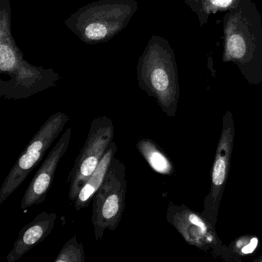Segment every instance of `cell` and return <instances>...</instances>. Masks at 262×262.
<instances>
[{"instance_id":"cell-1","label":"cell","mask_w":262,"mask_h":262,"mask_svg":"<svg viewBox=\"0 0 262 262\" xmlns=\"http://www.w3.org/2000/svg\"><path fill=\"white\" fill-rule=\"evenodd\" d=\"M0 96L27 99L56 86L61 79L53 69L36 67L24 58L12 32L10 0H0Z\"/></svg>"},{"instance_id":"cell-2","label":"cell","mask_w":262,"mask_h":262,"mask_svg":"<svg viewBox=\"0 0 262 262\" xmlns=\"http://www.w3.org/2000/svg\"><path fill=\"white\" fill-rule=\"evenodd\" d=\"M224 19V62L237 64L248 79L262 75V24L251 0H241Z\"/></svg>"},{"instance_id":"cell-3","label":"cell","mask_w":262,"mask_h":262,"mask_svg":"<svg viewBox=\"0 0 262 262\" xmlns=\"http://www.w3.org/2000/svg\"><path fill=\"white\" fill-rule=\"evenodd\" d=\"M139 88L152 97L163 112L173 116L179 99V79L174 52L162 36H151L138 61Z\"/></svg>"},{"instance_id":"cell-4","label":"cell","mask_w":262,"mask_h":262,"mask_svg":"<svg viewBox=\"0 0 262 262\" xmlns=\"http://www.w3.org/2000/svg\"><path fill=\"white\" fill-rule=\"evenodd\" d=\"M137 10L136 0H98L78 9L64 24L84 43H105L128 25Z\"/></svg>"},{"instance_id":"cell-5","label":"cell","mask_w":262,"mask_h":262,"mask_svg":"<svg viewBox=\"0 0 262 262\" xmlns=\"http://www.w3.org/2000/svg\"><path fill=\"white\" fill-rule=\"evenodd\" d=\"M125 176V165L115 156L105 180L93 199L92 223L97 241L103 237L106 230L115 231L122 220L126 197Z\"/></svg>"},{"instance_id":"cell-6","label":"cell","mask_w":262,"mask_h":262,"mask_svg":"<svg viewBox=\"0 0 262 262\" xmlns=\"http://www.w3.org/2000/svg\"><path fill=\"white\" fill-rule=\"evenodd\" d=\"M69 121L70 118L65 113L57 112L41 125L3 182L0 205L19 188L39 165Z\"/></svg>"},{"instance_id":"cell-7","label":"cell","mask_w":262,"mask_h":262,"mask_svg":"<svg viewBox=\"0 0 262 262\" xmlns=\"http://www.w3.org/2000/svg\"><path fill=\"white\" fill-rule=\"evenodd\" d=\"M115 128L113 120L101 116L92 121L86 140L69 174L68 197L76 200L84 184L97 168L99 162L113 142Z\"/></svg>"},{"instance_id":"cell-8","label":"cell","mask_w":262,"mask_h":262,"mask_svg":"<svg viewBox=\"0 0 262 262\" xmlns=\"http://www.w3.org/2000/svg\"><path fill=\"white\" fill-rule=\"evenodd\" d=\"M71 135L72 128H69L52 148L29 184L21 201L20 206L24 211H27L33 205H40L46 200L54 180L58 165L70 146Z\"/></svg>"},{"instance_id":"cell-9","label":"cell","mask_w":262,"mask_h":262,"mask_svg":"<svg viewBox=\"0 0 262 262\" xmlns=\"http://www.w3.org/2000/svg\"><path fill=\"white\" fill-rule=\"evenodd\" d=\"M57 220L54 212L42 211L19 232L13 248L7 256L8 262H16L51 234Z\"/></svg>"},{"instance_id":"cell-10","label":"cell","mask_w":262,"mask_h":262,"mask_svg":"<svg viewBox=\"0 0 262 262\" xmlns=\"http://www.w3.org/2000/svg\"><path fill=\"white\" fill-rule=\"evenodd\" d=\"M168 220L174 225L188 243L199 245L212 241L208 225L199 216L191 211H176L172 206L168 211Z\"/></svg>"},{"instance_id":"cell-11","label":"cell","mask_w":262,"mask_h":262,"mask_svg":"<svg viewBox=\"0 0 262 262\" xmlns=\"http://www.w3.org/2000/svg\"><path fill=\"white\" fill-rule=\"evenodd\" d=\"M116 152H117V145L113 142L110 144L106 152L99 162L97 168L84 184L76 200L73 202L74 208L76 211H80L82 208H86L93 201L95 194L105 180L108 167L111 165L112 161L116 156Z\"/></svg>"},{"instance_id":"cell-12","label":"cell","mask_w":262,"mask_h":262,"mask_svg":"<svg viewBox=\"0 0 262 262\" xmlns=\"http://www.w3.org/2000/svg\"><path fill=\"white\" fill-rule=\"evenodd\" d=\"M233 135L234 133L232 126H225V128L224 127L212 169V188L214 196L219 194L220 188L226 179L232 145Z\"/></svg>"},{"instance_id":"cell-13","label":"cell","mask_w":262,"mask_h":262,"mask_svg":"<svg viewBox=\"0 0 262 262\" xmlns=\"http://www.w3.org/2000/svg\"><path fill=\"white\" fill-rule=\"evenodd\" d=\"M136 148L153 171L166 176L172 173V164L154 141L148 138H141Z\"/></svg>"},{"instance_id":"cell-14","label":"cell","mask_w":262,"mask_h":262,"mask_svg":"<svg viewBox=\"0 0 262 262\" xmlns=\"http://www.w3.org/2000/svg\"><path fill=\"white\" fill-rule=\"evenodd\" d=\"M85 255L82 242L79 243L76 235L66 242L54 259V262H85Z\"/></svg>"},{"instance_id":"cell-15","label":"cell","mask_w":262,"mask_h":262,"mask_svg":"<svg viewBox=\"0 0 262 262\" xmlns=\"http://www.w3.org/2000/svg\"><path fill=\"white\" fill-rule=\"evenodd\" d=\"M241 0H201V10L205 14L216 13L222 10H232L240 4Z\"/></svg>"},{"instance_id":"cell-16","label":"cell","mask_w":262,"mask_h":262,"mask_svg":"<svg viewBox=\"0 0 262 262\" xmlns=\"http://www.w3.org/2000/svg\"><path fill=\"white\" fill-rule=\"evenodd\" d=\"M257 245H258V240H257V237H253L249 241L245 242V245L238 244L237 246H238L239 249H240L241 252L242 254H248L254 251V250L257 248Z\"/></svg>"},{"instance_id":"cell-17","label":"cell","mask_w":262,"mask_h":262,"mask_svg":"<svg viewBox=\"0 0 262 262\" xmlns=\"http://www.w3.org/2000/svg\"><path fill=\"white\" fill-rule=\"evenodd\" d=\"M201 0H185V2L188 4V5L191 6V4H200Z\"/></svg>"}]
</instances>
